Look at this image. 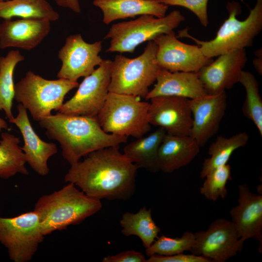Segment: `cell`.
<instances>
[{"mask_svg": "<svg viewBox=\"0 0 262 262\" xmlns=\"http://www.w3.org/2000/svg\"><path fill=\"white\" fill-rule=\"evenodd\" d=\"M119 149V146H115L90 153L83 160L70 165L65 181L74 183L95 199H129L135 191L138 168Z\"/></svg>", "mask_w": 262, "mask_h": 262, "instance_id": "1", "label": "cell"}, {"mask_svg": "<svg viewBox=\"0 0 262 262\" xmlns=\"http://www.w3.org/2000/svg\"><path fill=\"white\" fill-rule=\"evenodd\" d=\"M40 126L50 139L57 141L62 155L70 165L90 153L101 148L119 146L128 137L105 132L97 116L67 115L58 112L42 118Z\"/></svg>", "mask_w": 262, "mask_h": 262, "instance_id": "2", "label": "cell"}, {"mask_svg": "<svg viewBox=\"0 0 262 262\" xmlns=\"http://www.w3.org/2000/svg\"><path fill=\"white\" fill-rule=\"evenodd\" d=\"M100 200L91 197L71 182L40 197L33 211L38 214L45 236L78 225L100 210Z\"/></svg>", "mask_w": 262, "mask_h": 262, "instance_id": "3", "label": "cell"}, {"mask_svg": "<svg viewBox=\"0 0 262 262\" xmlns=\"http://www.w3.org/2000/svg\"><path fill=\"white\" fill-rule=\"evenodd\" d=\"M228 18L225 20L215 37L209 41H201L188 34L187 30L179 31L178 37H187L194 40L206 56L209 58L252 45L253 40L262 29V0H257L247 18L239 20L236 16L241 13L240 4L228 2Z\"/></svg>", "mask_w": 262, "mask_h": 262, "instance_id": "4", "label": "cell"}, {"mask_svg": "<svg viewBox=\"0 0 262 262\" xmlns=\"http://www.w3.org/2000/svg\"><path fill=\"white\" fill-rule=\"evenodd\" d=\"M157 49L155 42L150 40L135 58L116 55L112 61L109 92L145 98L161 68L156 60Z\"/></svg>", "mask_w": 262, "mask_h": 262, "instance_id": "5", "label": "cell"}, {"mask_svg": "<svg viewBox=\"0 0 262 262\" xmlns=\"http://www.w3.org/2000/svg\"><path fill=\"white\" fill-rule=\"evenodd\" d=\"M138 97L109 92L97 115L106 133L139 138L150 130L147 119L149 102Z\"/></svg>", "mask_w": 262, "mask_h": 262, "instance_id": "6", "label": "cell"}, {"mask_svg": "<svg viewBox=\"0 0 262 262\" xmlns=\"http://www.w3.org/2000/svg\"><path fill=\"white\" fill-rule=\"evenodd\" d=\"M79 85L77 81L65 79L47 80L28 71L15 85L14 99L38 122L51 115L52 111H59L66 95Z\"/></svg>", "mask_w": 262, "mask_h": 262, "instance_id": "7", "label": "cell"}, {"mask_svg": "<svg viewBox=\"0 0 262 262\" xmlns=\"http://www.w3.org/2000/svg\"><path fill=\"white\" fill-rule=\"evenodd\" d=\"M184 20L180 11L174 10L162 17L144 15L133 20L114 24L104 37L111 39L107 51L132 53L141 43L173 31Z\"/></svg>", "mask_w": 262, "mask_h": 262, "instance_id": "8", "label": "cell"}, {"mask_svg": "<svg viewBox=\"0 0 262 262\" xmlns=\"http://www.w3.org/2000/svg\"><path fill=\"white\" fill-rule=\"evenodd\" d=\"M45 236L33 210L12 217L0 216V243L14 262L30 261Z\"/></svg>", "mask_w": 262, "mask_h": 262, "instance_id": "9", "label": "cell"}, {"mask_svg": "<svg viewBox=\"0 0 262 262\" xmlns=\"http://www.w3.org/2000/svg\"><path fill=\"white\" fill-rule=\"evenodd\" d=\"M112 61L103 60L84 77L74 96L63 103L58 112L67 115L97 116L109 93Z\"/></svg>", "mask_w": 262, "mask_h": 262, "instance_id": "10", "label": "cell"}, {"mask_svg": "<svg viewBox=\"0 0 262 262\" xmlns=\"http://www.w3.org/2000/svg\"><path fill=\"white\" fill-rule=\"evenodd\" d=\"M194 233L192 254L212 262H224L242 251L245 241L240 238L231 221L218 218L206 230Z\"/></svg>", "mask_w": 262, "mask_h": 262, "instance_id": "11", "label": "cell"}, {"mask_svg": "<svg viewBox=\"0 0 262 262\" xmlns=\"http://www.w3.org/2000/svg\"><path fill=\"white\" fill-rule=\"evenodd\" d=\"M156 60L161 68L170 72H197L213 61L203 53L198 45L180 42L174 31L156 36Z\"/></svg>", "mask_w": 262, "mask_h": 262, "instance_id": "12", "label": "cell"}, {"mask_svg": "<svg viewBox=\"0 0 262 262\" xmlns=\"http://www.w3.org/2000/svg\"><path fill=\"white\" fill-rule=\"evenodd\" d=\"M101 49V41L88 43L80 33L68 36L59 51L58 57L62 65L57 78L77 81L89 75L103 62L99 55Z\"/></svg>", "mask_w": 262, "mask_h": 262, "instance_id": "13", "label": "cell"}, {"mask_svg": "<svg viewBox=\"0 0 262 262\" xmlns=\"http://www.w3.org/2000/svg\"><path fill=\"white\" fill-rule=\"evenodd\" d=\"M150 100L147 119L150 125L162 128L167 134L190 135L193 118L189 99L160 96Z\"/></svg>", "mask_w": 262, "mask_h": 262, "instance_id": "14", "label": "cell"}, {"mask_svg": "<svg viewBox=\"0 0 262 262\" xmlns=\"http://www.w3.org/2000/svg\"><path fill=\"white\" fill-rule=\"evenodd\" d=\"M247 62L245 49L218 56L197 72L207 95H216L231 89L239 80Z\"/></svg>", "mask_w": 262, "mask_h": 262, "instance_id": "15", "label": "cell"}, {"mask_svg": "<svg viewBox=\"0 0 262 262\" xmlns=\"http://www.w3.org/2000/svg\"><path fill=\"white\" fill-rule=\"evenodd\" d=\"M193 123L190 134L203 147L219 128L227 106L225 91L189 99Z\"/></svg>", "mask_w": 262, "mask_h": 262, "instance_id": "16", "label": "cell"}, {"mask_svg": "<svg viewBox=\"0 0 262 262\" xmlns=\"http://www.w3.org/2000/svg\"><path fill=\"white\" fill-rule=\"evenodd\" d=\"M18 113L9 122L19 130L24 141L21 149L26 163L38 175L46 176L49 172L48 162L56 154V144L43 141L33 130L27 114V109L20 103L17 105Z\"/></svg>", "mask_w": 262, "mask_h": 262, "instance_id": "17", "label": "cell"}, {"mask_svg": "<svg viewBox=\"0 0 262 262\" xmlns=\"http://www.w3.org/2000/svg\"><path fill=\"white\" fill-rule=\"evenodd\" d=\"M238 205L229 213L239 237L245 241L254 238L262 245V195L252 193L246 184L238 185Z\"/></svg>", "mask_w": 262, "mask_h": 262, "instance_id": "18", "label": "cell"}, {"mask_svg": "<svg viewBox=\"0 0 262 262\" xmlns=\"http://www.w3.org/2000/svg\"><path fill=\"white\" fill-rule=\"evenodd\" d=\"M50 22L38 18L4 19L0 23V48L33 49L49 33Z\"/></svg>", "mask_w": 262, "mask_h": 262, "instance_id": "19", "label": "cell"}, {"mask_svg": "<svg viewBox=\"0 0 262 262\" xmlns=\"http://www.w3.org/2000/svg\"><path fill=\"white\" fill-rule=\"evenodd\" d=\"M156 81L146 99L160 96H176L192 99L207 95L197 72H170L160 68Z\"/></svg>", "mask_w": 262, "mask_h": 262, "instance_id": "20", "label": "cell"}, {"mask_svg": "<svg viewBox=\"0 0 262 262\" xmlns=\"http://www.w3.org/2000/svg\"><path fill=\"white\" fill-rule=\"evenodd\" d=\"M200 146L190 135L177 136L166 133L159 147V170L170 173L190 164L198 155Z\"/></svg>", "mask_w": 262, "mask_h": 262, "instance_id": "21", "label": "cell"}, {"mask_svg": "<svg viewBox=\"0 0 262 262\" xmlns=\"http://www.w3.org/2000/svg\"><path fill=\"white\" fill-rule=\"evenodd\" d=\"M93 3L101 10L103 22L106 24L139 15L162 17L168 8L166 4L150 0H94Z\"/></svg>", "mask_w": 262, "mask_h": 262, "instance_id": "22", "label": "cell"}, {"mask_svg": "<svg viewBox=\"0 0 262 262\" xmlns=\"http://www.w3.org/2000/svg\"><path fill=\"white\" fill-rule=\"evenodd\" d=\"M166 133L164 129L158 127L148 135L137 138L126 145L123 153L138 168L158 171V150Z\"/></svg>", "mask_w": 262, "mask_h": 262, "instance_id": "23", "label": "cell"}, {"mask_svg": "<svg viewBox=\"0 0 262 262\" xmlns=\"http://www.w3.org/2000/svg\"><path fill=\"white\" fill-rule=\"evenodd\" d=\"M38 18L54 21L59 14L46 0H10L0 1V18Z\"/></svg>", "mask_w": 262, "mask_h": 262, "instance_id": "24", "label": "cell"}, {"mask_svg": "<svg viewBox=\"0 0 262 262\" xmlns=\"http://www.w3.org/2000/svg\"><path fill=\"white\" fill-rule=\"evenodd\" d=\"M122 233L126 236L135 235L141 240L144 246H150L158 238L160 229L152 219L151 209L145 206L136 213H125L120 220Z\"/></svg>", "mask_w": 262, "mask_h": 262, "instance_id": "25", "label": "cell"}, {"mask_svg": "<svg viewBox=\"0 0 262 262\" xmlns=\"http://www.w3.org/2000/svg\"><path fill=\"white\" fill-rule=\"evenodd\" d=\"M249 139V135L245 131L236 133L229 137L221 135L217 136L209 147L210 157L205 159L202 164L200 178L204 179L213 169L227 164L233 152L245 147Z\"/></svg>", "mask_w": 262, "mask_h": 262, "instance_id": "26", "label": "cell"}, {"mask_svg": "<svg viewBox=\"0 0 262 262\" xmlns=\"http://www.w3.org/2000/svg\"><path fill=\"white\" fill-rule=\"evenodd\" d=\"M20 139L8 132L1 133L0 140V178L8 179L17 174L28 175L29 171Z\"/></svg>", "mask_w": 262, "mask_h": 262, "instance_id": "27", "label": "cell"}, {"mask_svg": "<svg viewBox=\"0 0 262 262\" xmlns=\"http://www.w3.org/2000/svg\"><path fill=\"white\" fill-rule=\"evenodd\" d=\"M24 60L18 50H11L0 57V111H4L9 121L14 116L12 108L15 97L14 73L16 66Z\"/></svg>", "mask_w": 262, "mask_h": 262, "instance_id": "28", "label": "cell"}, {"mask_svg": "<svg viewBox=\"0 0 262 262\" xmlns=\"http://www.w3.org/2000/svg\"><path fill=\"white\" fill-rule=\"evenodd\" d=\"M239 82L246 90V98L242 106L245 116L251 120L262 136V99L259 93V83L250 72L242 71Z\"/></svg>", "mask_w": 262, "mask_h": 262, "instance_id": "29", "label": "cell"}, {"mask_svg": "<svg viewBox=\"0 0 262 262\" xmlns=\"http://www.w3.org/2000/svg\"><path fill=\"white\" fill-rule=\"evenodd\" d=\"M200 192L206 199L215 201L219 198H225L227 195L226 184L231 179V167L226 164L210 171L204 178Z\"/></svg>", "mask_w": 262, "mask_h": 262, "instance_id": "30", "label": "cell"}, {"mask_svg": "<svg viewBox=\"0 0 262 262\" xmlns=\"http://www.w3.org/2000/svg\"><path fill=\"white\" fill-rule=\"evenodd\" d=\"M148 247L146 248L147 255L154 254L170 256L189 251L195 242L194 233L185 231L180 237L171 238L162 235Z\"/></svg>", "mask_w": 262, "mask_h": 262, "instance_id": "31", "label": "cell"}, {"mask_svg": "<svg viewBox=\"0 0 262 262\" xmlns=\"http://www.w3.org/2000/svg\"><path fill=\"white\" fill-rule=\"evenodd\" d=\"M167 5L180 6L192 11L198 18L201 24L207 27L209 24L207 14L208 0H154Z\"/></svg>", "mask_w": 262, "mask_h": 262, "instance_id": "32", "label": "cell"}, {"mask_svg": "<svg viewBox=\"0 0 262 262\" xmlns=\"http://www.w3.org/2000/svg\"><path fill=\"white\" fill-rule=\"evenodd\" d=\"M147 259L146 262H211L205 257L197 256L193 254H184L182 253L170 256H163L154 254Z\"/></svg>", "mask_w": 262, "mask_h": 262, "instance_id": "33", "label": "cell"}, {"mask_svg": "<svg viewBox=\"0 0 262 262\" xmlns=\"http://www.w3.org/2000/svg\"><path fill=\"white\" fill-rule=\"evenodd\" d=\"M144 255L135 250H127L113 256L105 257L103 262H146Z\"/></svg>", "mask_w": 262, "mask_h": 262, "instance_id": "34", "label": "cell"}, {"mask_svg": "<svg viewBox=\"0 0 262 262\" xmlns=\"http://www.w3.org/2000/svg\"><path fill=\"white\" fill-rule=\"evenodd\" d=\"M60 6L68 8L77 13L81 12L79 0H54Z\"/></svg>", "mask_w": 262, "mask_h": 262, "instance_id": "35", "label": "cell"}, {"mask_svg": "<svg viewBox=\"0 0 262 262\" xmlns=\"http://www.w3.org/2000/svg\"><path fill=\"white\" fill-rule=\"evenodd\" d=\"M255 54L258 58L254 60L253 65L259 74L261 75L262 73V49L257 50Z\"/></svg>", "mask_w": 262, "mask_h": 262, "instance_id": "36", "label": "cell"}, {"mask_svg": "<svg viewBox=\"0 0 262 262\" xmlns=\"http://www.w3.org/2000/svg\"><path fill=\"white\" fill-rule=\"evenodd\" d=\"M8 126L7 122L2 118L0 117V132L2 130H7Z\"/></svg>", "mask_w": 262, "mask_h": 262, "instance_id": "37", "label": "cell"}, {"mask_svg": "<svg viewBox=\"0 0 262 262\" xmlns=\"http://www.w3.org/2000/svg\"><path fill=\"white\" fill-rule=\"evenodd\" d=\"M3 0H0V1H3Z\"/></svg>", "mask_w": 262, "mask_h": 262, "instance_id": "38", "label": "cell"}, {"mask_svg": "<svg viewBox=\"0 0 262 262\" xmlns=\"http://www.w3.org/2000/svg\"></svg>", "mask_w": 262, "mask_h": 262, "instance_id": "39", "label": "cell"}]
</instances>
